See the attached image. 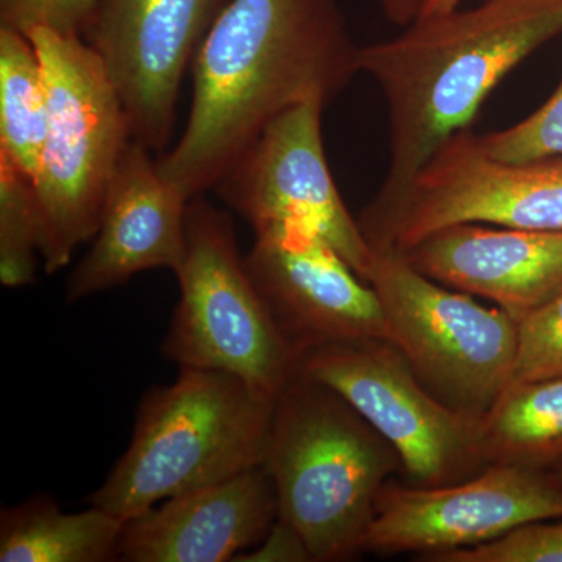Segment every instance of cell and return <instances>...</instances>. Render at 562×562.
I'll return each mask as SVG.
<instances>
[{
  "mask_svg": "<svg viewBox=\"0 0 562 562\" xmlns=\"http://www.w3.org/2000/svg\"><path fill=\"white\" fill-rule=\"evenodd\" d=\"M358 52L338 0H232L192 63L187 127L158 157L162 176L190 201L213 191L284 111L338 98Z\"/></svg>",
  "mask_w": 562,
  "mask_h": 562,
  "instance_id": "cell-1",
  "label": "cell"
},
{
  "mask_svg": "<svg viewBox=\"0 0 562 562\" xmlns=\"http://www.w3.org/2000/svg\"><path fill=\"white\" fill-rule=\"evenodd\" d=\"M561 33L562 0H484L360 47L358 69L382 90L390 124L386 176L358 220L371 246L435 151L468 131L503 77Z\"/></svg>",
  "mask_w": 562,
  "mask_h": 562,
  "instance_id": "cell-2",
  "label": "cell"
},
{
  "mask_svg": "<svg viewBox=\"0 0 562 562\" xmlns=\"http://www.w3.org/2000/svg\"><path fill=\"white\" fill-rule=\"evenodd\" d=\"M277 398L232 373L180 368L146 392L132 441L88 505L122 520L265 464Z\"/></svg>",
  "mask_w": 562,
  "mask_h": 562,
  "instance_id": "cell-3",
  "label": "cell"
},
{
  "mask_svg": "<svg viewBox=\"0 0 562 562\" xmlns=\"http://www.w3.org/2000/svg\"><path fill=\"white\" fill-rule=\"evenodd\" d=\"M262 468L279 519L313 561H349L375 517L387 482L402 473L394 447L325 384L297 375L277 397Z\"/></svg>",
  "mask_w": 562,
  "mask_h": 562,
  "instance_id": "cell-4",
  "label": "cell"
},
{
  "mask_svg": "<svg viewBox=\"0 0 562 562\" xmlns=\"http://www.w3.org/2000/svg\"><path fill=\"white\" fill-rule=\"evenodd\" d=\"M43 65L49 120L35 177L44 271L69 265L81 244L92 241L132 132L127 111L109 70L77 35L36 29L27 33Z\"/></svg>",
  "mask_w": 562,
  "mask_h": 562,
  "instance_id": "cell-5",
  "label": "cell"
},
{
  "mask_svg": "<svg viewBox=\"0 0 562 562\" xmlns=\"http://www.w3.org/2000/svg\"><path fill=\"white\" fill-rule=\"evenodd\" d=\"M180 299L162 339L166 360L246 380L272 397L299 375V355L255 290L227 210L191 199L187 250L176 272Z\"/></svg>",
  "mask_w": 562,
  "mask_h": 562,
  "instance_id": "cell-6",
  "label": "cell"
},
{
  "mask_svg": "<svg viewBox=\"0 0 562 562\" xmlns=\"http://www.w3.org/2000/svg\"><path fill=\"white\" fill-rule=\"evenodd\" d=\"M368 283L417 379L452 408L483 416L513 382L517 321L424 276L397 250H375Z\"/></svg>",
  "mask_w": 562,
  "mask_h": 562,
  "instance_id": "cell-7",
  "label": "cell"
},
{
  "mask_svg": "<svg viewBox=\"0 0 562 562\" xmlns=\"http://www.w3.org/2000/svg\"><path fill=\"white\" fill-rule=\"evenodd\" d=\"M299 375L341 395L394 447L405 483L435 487L471 479L487 468L482 416L443 403L417 379L386 339L330 344L305 351Z\"/></svg>",
  "mask_w": 562,
  "mask_h": 562,
  "instance_id": "cell-8",
  "label": "cell"
},
{
  "mask_svg": "<svg viewBox=\"0 0 562 562\" xmlns=\"http://www.w3.org/2000/svg\"><path fill=\"white\" fill-rule=\"evenodd\" d=\"M460 224L562 232V157L502 161L484 154L476 135L446 140L373 250L412 249L431 233Z\"/></svg>",
  "mask_w": 562,
  "mask_h": 562,
  "instance_id": "cell-9",
  "label": "cell"
},
{
  "mask_svg": "<svg viewBox=\"0 0 562 562\" xmlns=\"http://www.w3.org/2000/svg\"><path fill=\"white\" fill-rule=\"evenodd\" d=\"M562 517V480L553 471L491 464L443 486L386 483L362 552L417 553L419 560L473 549L516 528Z\"/></svg>",
  "mask_w": 562,
  "mask_h": 562,
  "instance_id": "cell-10",
  "label": "cell"
},
{
  "mask_svg": "<svg viewBox=\"0 0 562 562\" xmlns=\"http://www.w3.org/2000/svg\"><path fill=\"white\" fill-rule=\"evenodd\" d=\"M254 233L244 266L299 358L330 344L391 341L379 295L316 228L277 221L257 225Z\"/></svg>",
  "mask_w": 562,
  "mask_h": 562,
  "instance_id": "cell-11",
  "label": "cell"
},
{
  "mask_svg": "<svg viewBox=\"0 0 562 562\" xmlns=\"http://www.w3.org/2000/svg\"><path fill=\"white\" fill-rule=\"evenodd\" d=\"M321 103L272 121L233 162L213 191L251 228L277 221L312 225L368 281L375 250L347 210L325 157Z\"/></svg>",
  "mask_w": 562,
  "mask_h": 562,
  "instance_id": "cell-12",
  "label": "cell"
},
{
  "mask_svg": "<svg viewBox=\"0 0 562 562\" xmlns=\"http://www.w3.org/2000/svg\"><path fill=\"white\" fill-rule=\"evenodd\" d=\"M232 0H98L85 41L116 85L132 138L161 157L181 81Z\"/></svg>",
  "mask_w": 562,
  "mask_h": 562,
  "instance_id": "cell-13",
  "label": "cell"
},
{
  "mask_svg": "<svg viewBox=\"0 0 562 562\" xmlns=\"http://www.w3.org/2000/svg\"><path fill=\"white\" fill-rule=\"evenodd\" d=\"M188 205L162 176L157 155L132 138L111 177L90 250L66 283V301L113 290L140 272L176 273L187 250Z\"/></svg>",
  "mask_w": 562,
  "mask_h": 562,
  "instance_id": "cell-14",
  "label": "cell"
},
{
  "mask_svg": "<svg viewBox=\"0 0 562 562\" xmlns=\"http://www.w3.org/2000/svg\"><path fill=\"white\" fill-rule=\"evenodd\" d=\"M279 517L262 465L125 520L120 561L225 562L254 549Z\"/></svg>",
  "mask_w": 562,
  "mask_h": 562,
  "instance_id": "cell-15",
  "label": "cell"
},
{
  "mask_svg": "<svg viewBox=\"0 0 562 562\" xmlns=\"http://www.w3.org/2000/svg\"><path fill=\"white\" fill-rule=\"evenodd\" d=\"M401 254L424 276L487 299L517 322L562 292V232L460 224Z\"/></svg>",
  "mask_w": 562,
  "mask_h": 562,
  "instance_id": "cell-16",
  "label": "cell"
},
{
  "mask_svg": "<svg viewBox=\"0 0 562 562\" xmlns=\"http://www.w3.org/2000/svg\"><path fill=\"white\" fill-rule=\"evenodd\" d=\"M124 527L98 506L65 513L49 495H33L0 513V562L120 561Z\"/></svg>",
  "mask_w": 562,
  "mask_h": 562,
  "instance_id": "cell-17",
  "label": "cell"
},
{
  "mask_svg": "<svg viewBox=\"0 0 562 562\" xmlns=\"http://www.w3.org/2000/svg\"><path fill=\"white\" fill-rule=\"evenodd\" d=\"M482 452L487 465L562 468V376L513 380L482 416Z\"/></svg>",
  "mask_w": 562,
  "mask_h": 562,
  "instance_id": "cell-18",
  "label": "cell"
},
{
  "mask_svg": "<svg viewBox=\"0 0 562 562\" xmlns=\"http://www.w3.org/2000/svg\"><path fill=\"white\" fill-rule=\"evenodd\" d=\"M49 103L31 36L0 27V151L35 180L47 133Z\"/></svg>",
  "mask_w": 562,
  "mask_h": 562,
  "instance_id": "cell-19",
  "label": "cell"
},
{
  "mask_svg": "<svg viewBox=\"0 0 562 562\" xmlns=\"http://www.w3.org/2000/svg\"><path fill=\"white\" fill-rule=\"evenodd\" d=\"M43 222L35 181L0 151V283L29 286L38 273Z\"/></svg>",
  "mask_w": 562,
  "mask_h": 562,
  "instance_id": "cell-20",
  "label": "cell"
},
{
  "mask_svg": "<svg viewBox=\"0 0 562 562\" xmlns=\"http://www.w3.org/2000/svg\"><path fill=\"white\" fill-rule=\"evenodd\" d=\"M484 154L502 161L562 157V80L541 109L501 132L479 136Z\"/></svg>",
  "mask_w": 562,
  "mask_h": 562,
  "instance_id": "cell-21",
  "label": "cell"
},
{
  "mask_svg": "<svg viewBox=\"0 0 562 562\" xmlns=\"http://www.w3.org/2000/svg\"><path fill=\"white\" fill-rule=\"evenodd\" d=\"M562 376V292L517 322L513 380Z\"/></svg>",
  "mask_w": 562,
  "mask_h": 562,
  "instance_id": "cell-22",
  "label": "cell"
},
{
  "mask_svg": "<svg viewBox=\"0 0 562 562\" xmlns=\"http://www.w3.org/2000/svg\"><path fill=\"white\" fill-rule=\"evenodd\" d=\"M430 562H562V517L516 528L495 541L431 554Z\"/></svg>",
  "mask_w": 562,
  "mask_h": 562,
  "instance_id": "cell-23",
  "label": "cell"
},
{
  "mask_svg": "<svg viewBox=\"0 0 562 562\" xmlns=\"http://www.w3.org/2000/svg\"><path fill=\"white\" fill-rule=\"evenodd\" d=\"M98 0H0V27L31 33L36 29L83 38Z\"/></svg>",
  "mask_w": 562,
  "mask_h": 562,
  "instance_id": "cell-24",
  "label": "cell"
},
{
  "mask_svg": "<svg viewBox=\"0 0 562 562\" xmlns=\"http://www.w3.org/2000/svg\"><path fill=\"white\" fill-rule=\"evenodd\" d=\"M308 547L301 535L277 517L271 530L258 546L236 557L233 562H310Z\"/></svg>",
  "mask_w": 562,
  "mask_h": 562,
  "instance_id": "cell-25",
  "label": "cell"
},
{
  "mask_svg": "<svg viewBox=\"0 0 562 562\" xmlns=\"http://www.w3.org/2000/svg\"><path fill=\"white\" fill-rule=\"evenodd\" d=\"M384 16L394 24L406 27L417 20L422 9V0H379Z\"/></svg>",
  "mask_w": 562,
  "mask_h": 562,
  "instance_id": "cell-26",
  "label": "cell"
},
{
  "mask_svg": "<svg viewBox=\"0 0 562 562\" xmlns=\"http://www.w3.org/2000/svg\"><path fill=\"white\" fill-rule=\"evenodd\" d=\"M461 0H422V9L417 18L438 16L450 13L460 7Z\"/></svg>",
  "mask_w": 562,
  "mask_h": 562,
  "instance_id": "cell-27",
  "label": "cell"
},
{
  "mask_svg": "<svg viewBox=\"0 0 562 562\" xmlns=\"http://www.w3.org/2000/svg\"><path fill=\"white\" fill-rule=\"evenodd\" d=\"M553 472L557 473V475L560 476V479L562 480V468L557 469V471Z\"/></svg>",
  "mask_w": 562,
  "mask_h": 562,
  "instance_id": "cell-28",
  "label": "cell"
}]
</instances>
